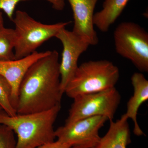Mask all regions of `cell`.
I'll return each mask as SVG.
<instances>
[{"label": "cell", "mask_w": 148, "mask_h": 148, "mask_svg": "<svg viewBox=\"0 0 148 148\" xmlns=\"http://www.w3.org/2000/svg\"><path fill=\"white\" fill-rule=\"evenodd\" d=\"M73 14L72 32L86 41L90 45L98 42L93 23L94 11L98 0H68Z\"/></svg>", "instance_id": "9"}, {"label": "cell", "mask_w": 148, "mask_h": 148, "mask_svg": "<svg viewBox=\"0 0 148 148\" xmlns=\"http://www.w3.org/2000/svg\"><path fill=\"white\" fill-rule=\"evenodd\" d=\"M129 0H105L103 8L94 14L93 23L100 31L106 32L121 15Z\"/></svg>", "instance_id": "13"}, {"label": "cell", "mask_w": 148, "mask_h": 148, "mask_svg": "<svg viewBox=\"0 0 148 148\" xmlns=\"http://www.w3.org/2000/svg\"><path fill=\"white\" fill-rule=\"evenodd\" d=\"M0 107L6 114L11 116L15 115L16 109L12 101V90L10 85L0 75Z\"/></svg>", "instance_id": "15"}, {"label": "cell", "mask_w": 148, "mask_h": 148, "mask_svg": "<svg viewBox=\"0 0 148 148\" xmlns=\"http://www.w3.org/2000/svg\"><path fill=\"white\" fill-rule=\"evenodd\" d=\"M49 51L39 52L36 51L31 55L13 60H0V75L10 85L12 90V101L16 109L19 85L30 67Z\"/></svg>", "instance_id": "10"}, {"label": "cell", "mask_w": 148, "mask_h": 148, "mask_svg": "<svg viewBox=\"0 0 148 148\" xmlns=\"http://www.w3.org/2000/svg\"><path fill=\"white\" fill-rule=\"evenodd\" d=\"M73 100L65 123L98 116H106L111 121L120 104L121 95L114 87L78 96Z\"/></svg>", "instance_id": "6"}, {"label": "cell", "mask_w": 148, "mask_h": 148, "mask_svg": "<svg viewBox=\"0 0 148 148\" xmlns=\"http://www.w3.org/2000/svg\"><path fill=\"white\" fill-rule=\"evenodd\" d=\"M28 0H0V10H3L10 20L12 21L16 6L18 3ZM51 4L56 10H61L65 6V0H45Z\"/></svg>", "instance_id": "16"}, {"label": "cell", "mask_w": 148, "mask_h": 148, "mask_svg": "<svg viewBox=\"0 0 148 148\" xmlns=\"http://www.w3.org/2000/svg\"><path fill=\"white\" fill-rule=\"evenodd\" d=\"M59 54L49 51L32 65L19 85L17 114L39 112L61 105Z\"/></svg>", "instance_id": "1"}, {"label": "cell", "mask_w": 148, "mask_h": 148, "mask_svg": "<svg viewBox=\"0 0 148 148\" xmlns=\"http://www.w3.org/2000/svg\"><path fill=\"white\" fill-rule=\"evenodd\" d=\"M61 105L48 110L13 116L0 112V124L10 128L17 136L15 148H35L55 141L53 125Z\"/></svg>", "instance_id": "2"}, {"label": "cell", "mask_w": 148, "mask_h": 148, "mask_svg": "<svg viewBox=\"0 0 148 148\" xmlns=\"http://www.w3.org/2000/svg\"><path fill=\"white\" fill-rule=\"evenodd\" d=\"M1 110H2L1 108V107H0V112H1Z\"/></svg>", "instance_id": "21"}, {"label": "cell", "mask_w": 148, "mask_h": 148, "mask_svg": "<svg viewBox=\"0 0 148 148\" xmlns=\"http://www.w3.org/2000/svg\"><path fill=\"white\" fill-rule=\"evenodd\" d=\"M120 76L119 69L107 60L90 61L78 66L65 92L69 98L103 91L115 87Z\"/></svg>", "instance_id": "3"}, {"label": "cell", "mask_w": 148, "mask_h": 148, "mask_svg": "<svg viewBox=\"0 0 148 148\" xmlns=\"http://www.w3.org/2000/svg\"><path fill=\"white\" fill-rule=\"evenodd\" d=\"M108 121L106 117L98 116L65 123L55 130L56 138L71 147L94 148L101 138L99 130Z\"/></svg>", "instance_id": "7"}, {"label": "cell", "mask_w": 148, "mask_h": 148, "mask_svg": "<svg viewBox=\"0 0 148 148\" xmlns=\"http://www.w3.org/2000/svg\"><path fill=\"white\" fill-rule=\"evenodd\" d=\"M4 27V20L3 14L2 12H0V29Z\"/></svg>", "instance_id": "19"}, {"label": "cell", "mask_w": 148, "mask_h": 148, "mask_svg": "<svg viewBox=\"0 0 148 148\" xmlns=\"http://www.w3.org/2000/svg\"><path fill=\"white\" fill-rule=\"evenodd\" d=\"M117 53L130 60L141 72L148 71V34L134 22H123L114 33Z\"/></svg>", "instance_id": "5"}, {"label": "cell", "mask_w": 148, "mask_h": 148, "mask_svg": "<svg viewBox=\"0 0 148 148\" xmlns=\"http://www.w3.org/2000/svg\"><path fill=\"white\" fill-rule=\"evenodd\" d=\"M128 119L124 114L116 121H110L108 132L94 148H127L131 142Z\"/></svg>", "instance_id": "12"}, {"label": "cell", "mask_w": 148, "mask_h": 148, "mask_svg": "<svg viewBox=\"0 0 148 148\" xmlns=\"http://www.w3.org/2000/svg\"><path fill=\"white\" fill-rule=\"evenodd\" d=\"M12 21L15 26L14 30L15 59L24 58L34 53L43 43L55 37L61 29L66 28L71 22L43 24L22 10L16 11Z\"/></svg>", "instance_id": "4"}, {"label": "cell", "mask_w": 148, "mask_h": 148, "mask_svg": "<svg viewBox=\"0 0 148 148\" xmlns=\"http://www.w3.org/2000/svg\"><path fill=\"white\" fill-rule=\"evenodd\" d=\"M14 132L9 127L0 124V148H15Z\"/></svg>", "instance_id": "17"}, {"label": "cell", "mask_w": 148, "mask_h": 148, "mask_svg": "<svg viewBox=\"0 0 148 148\" xmlns=\"http://www.w3.org/2000/svg\"><path fill=\"white\" fill-rule=\"evenodd\" d=\"M71 146L56 140L51 143L43 145L35 148H69Z\"/></svg>", "instance_id": "18"}, {"label": "cell", "mask_w": 148, "mask_h": 148, "mask_svg": "<svg viewBox=\"0 0 148 148\" xmlns=\"http://www.w3.org/2000/svg\"><path fill=\"white\" fill-rule=\"evenodd\" d=\"M69 148H80L77 147H71Z\"/></svg>", "instance_id": "20"}, {"label": "cell", "mask_w": 148, "mask_h": 148, "mask_svg": "<svg viewBox=\"0 0 148 148\" xmlns=\"http://www.w3.org/2000/svg\"><path fill=\"white\" fill-rule=\"evenodd\" d=\"M133 88V95L127 104L125 115L128 119L132 120L134 123L133 132L136 136L144 135L137 120L138 110L141 105L148 100V81L142 73H135L131 78Z\"/></svg>", "instance_id": "11"}, {"label": "cell", "mask_w": 148, "mask_h": 148, "mask_svg": "<svg viewBox=\"0 0 148 148\" xmlns=\"http://www.w3.org/2000/svg\"><path fill=\"white\" fill-rule=\"evenodd\" d=\"M63 45L62 58L60 63L61 89L63 94L78 66L80 55L88 48L89 44L66 28L61 29L55 36Z\"/></svg>", "instance_id": "8"}, {"label": "cell", "mask_w": 148, "mask_h": 148, "mask_svg": "<svg viewBox=\"0 0 148 148\" xmlns=\"http://www.w3.org/2000/svg\"><path fill=\"white\" fill-rule=\"evenodd\" d=\"M15 33L14 29L5 28L0 29V60H13Z\"/></svg>", "instance_id": "14"}]
</instances>
